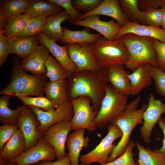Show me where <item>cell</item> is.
I'll return each mask as SVG.
<instances>
[{
    "mask_svg": "<svg viewBox=\"0 0 165 165\" xmlns=\"http://www.w3.org/2000/svg\"><path fill=\"white\" fill-rule=\"evenodd\" d=\"M67 80L69 100L80 96L87 97L99 112L109 84L103 70L76 71L70 74Z\"/></svg>",
    "mask_w": 165,
    "mask_h": 165,
    "instance_id": "obj_1",
    "label": "cell"
},
{
    "mask_svg": "<svg viewBox=\"0 0 165 165\" xmlns=\"http://www.w3.org/2000/svg\"><path fill=\"white\" fill-rule=\"evenodd\" d=\"M46 75L28 74L20 66L19 58L14 56L9 85L0 91V95L16 97L21 95L35 97L43 96L44 87L47 82Z\"/></svg>",
    "mask_w": 165,
    "mask_h": 165,
    "instance_id": "obj_2",
    "label": "cell"
},
{
    "mask_svg": "<svg viewBox=\"0 0 165 165\" xmlns=\"http://www.w3.org/2000/svg\"><path fill=\"white\" fill-rule=\"evenodd\" d=\"M140 101V96H138L131 101L127 104L125 109L110 123L118 126L122 132V135L110 156L107 163L124 153L130 141V135L134 129L137 125L143 124V114L148 104H144L141 108L138 109Z\"/></svg>",
    "mask_w": 165,
    "mask_h": 165,
    "instance_id": "obj_3",
    "label": "cell"
},
{
    "mask_svg": "<svg viewBox=\"0 0 165 165\" xmlns=\"http://www.w3.org/2000/svg\"><path fill=\"white\" fill-rule=\"evenodd\" d=\"M120 39L129 53V59L125 65L127 68L133 71L144 64L158 67L157 57L152 44L153 38L128 34Z\"/></svg>",
    "mask_w": 165,
    "mask_h": 165,
    "instance_id": "obj_4",
    "label": "cell"
},
{
    "mask_svg": "<svg viewBox=\"0 0 165 165\" xmlns=\"http://www.w3.org/2000/svg\"><path fill=\"white\" fill-rule=\"evenodd\" d=\"M91 46L98 65L102 70L113 65L125 66L128 60L127 49L121 39L109 41L101 35Z\"/></svg>",
    "mask_w": 165,
    "mask_h": 165,
    "instance_id": "obj_5",
    "label": "cell"
},
{
    "mask_svg": "<svg viewBox=\"0 0 165 165\" xmlns=\"http://www.w3.org/2000/svg\"><path fill=\"white\" fill-rule=\"evenodd\" d=\"M128 97V96L120 93L108 84L95 120L97 128H104L120 115L127 107Z\"/></svg>",
    "mask_w": 165,
    "mask_h": 165,
    "instance_id": "obj_6",
    "label": "cell"
},
{
    "mask_svg": "<svg viewBox=\"0 0 165 165\" xmlns=\"http://www.w3.org/2000/svg\"><path fill=\"white\" fill-rule=\"evenodd\" d=\"M108 134L100 143L88 153L81 155L79 160L81 163L90 165L96 162L101 165L107 163L110 156L116 146L113 144L117 139L121 138L122 132L117 125L110 124L108 127Z\"/></svg>",
    "mask_w": 165,
    "mask_h": 165,
    "instance_id": "obj_7",
    "label": "cell"
},
{
    "mask_svg": "<svg viewBox=\"0 0 165 165\" xmlns=\"http://www.w3.org/2000/svg\"><path fill=\"white\" fill-rule=\"evenodd\" d=\"M70 100L73 109L71 120L72 130L83 129L90 132L95 131L97 128L95 120L98 111L93 106L90 99L82 96Z\"/></svg>",
    "mask_w": 165,
    "mask_h": 165,
    "instance_id": "obj_8",
    "label": "cell"
},
{
    "mask_svg": "<svg viewBox=\"0 0 165 165\" xmlns=\"http://www.w3.org/2000/svg\"><path fill=\"white\" fill-rule=\"evenodd\" d=\"M23 105L19 115L17 125L24 138L26 151L38 143L43 134L39 129V123L35 114L28 106Z\"/></svg>",
    "mask_w": 165,
    "mask_h": 165,
    "instance_id": "obj_9",
    "label": "cell"
},
{
    "mask_svg": "<svg viewBox=\"0 0 165 165\" xmlns=\"http://www.w3.org/2000/svg\"><path fill=\"white\" fill-rule=\"evenodd\" d=\"M56 158L54 148L45 140L43 136L34 146L19 156L8 160L17 165H31L41 162L53 161Z\"/></svg>",
    "mask_w": 165,
    "mask_h": 165,
    "instance_id": "obj_10",
    "label": "cell"
},
{
    "mask_svg": "<svg viewBox=\"0 0 165 165\" xmlns=\"http://www.w3.org/2000/svg\"><path fill=\"white\" fill-rule=\"evenodd\" d=\"M27 106L36 115L39 123V129L42 134L50 127L58 122L71 121L73 115V108L70 100L52 111H46L37 107Z\"/></svg>",
    "mask_w": 165,
    "mask_h": 165,
    "instance_id": "obj_11",
    "label": "cell"
},
{
    "mask_svg": "<svg viewBox=\"0 0 165 165\" xmlns=\"http://www.w3.org/2000/svg\"><path fill=\"white\" fill-rule=\"evenodd\" d=\"M66 45L69 56L77 67L76 71L102 70L98 67L92 52L91 44L84 43Z\"/></svg>",
    "mask_w": 165,
    "mask_h": 165,
    "instance_id": "obj_12",
    "label": "cell"
},
{
    "mask_svg": "<svg viewBox=\"0 0 165 165\" xmlns=\"http://www.w3.org/2000/svg\"><path fill=\"white\" fill-rule=\"evenodd\" d=\"M72 130L71 121L63 120L50 127L43 134L45 140L55 150L57 160L66 154L65 143L69 133Z\"/></svg>",
    "mask_w": 165,
    "mask_h": 165,
    "instance_id": "obj_13",
    "label": "cell"
},
{
    "mask_svg": "<svg viewBox=\"0 0 165 165\" xmlns=\"http://www.w3.org/2000/svg\"><path fill=\"white\" fill-rule=\"evenodd\" d=\"M163 113H165V102L163 104L156 99L151 93L148 106L143 114V125L139 130L141 137L145 143L150 142L153 128Z\"/></svg>",
    "mask_w": 165,
    "mask_h": 165,
    "instance_id": "obj_14",
    "label": "cell"
},
{
    "mask_svg": "<svg viewBox=\"0 0 165 165\" xmlns=\"http://www.w3.org/2000/svg\"><path fill=\"white\" fill-rule=\"evenodd\" d=\"M99 15H91L81 20H77L72 23L76 26H81L93 29L97 31L107 40H114L122 26L117 22L111 20L108 21L101 20Z\"/></svg>",
    "mask_w": 165,
    "mask_h": 165,
    "instance_id": "obj_15",
    "label": "cell"
},
{
    "mask_svg": "<svg viewBox=\"0 0 165 165\" xmlns=\"http://www.w3.org/2000/svg\"><path fill=\"white\" fill-rule=\"evenodd\" d=\"M40 45L46 47L61 65L70 74L77 70L76 65L70 59L67 46H61L47 37L42 32L37 35Z\"/></svg>",
    "mask_w": 165,
    "mask_h": 165,
    "instance_id": "obj_16",
    "label": "cell"
},
{
    "mask_svg": "<svg viewBox=\"0 0 165 165\" xmlns=\"http://www.w3.org/2000/svg\"><path fill=\"white\" fill-rule=\"evenodd\" d=\"M48 50L40 45L31 53L22 59L21 68L35 75H46L45 63L50 55Z\"/></svg>",
    "mask_w": 165,
    "mask_h": 165,
    "instance_id": "obj_17",
    "label": "cell"
},
{
    "mask_svg": "<svg viewBox=\"0 0 165 165\" xmlns=\"http://www.w3.org/2000/svg\"><path fill=\"white\" fill-rule=\"evenodd\" d=\"M103 70L108 82L113 87L124 95H130L131 86L128 75L130 73L126 70L125 65H112Z\"/></svg>",
    "mask_w": 165,
    "mask_h": 165,
    "instance_id": "obj_18",
    "label": "cell"
},
{
    "mask_svg": "<svg viewBox=\"0 0 165 165\" xmlns=\"http://www.w3.org/2000/svg\"><path fill=\"white\" fill-rule=\"evenodd\" d=\"M133 34L150 37L165 43V31L159 27L147 25L128 21L120 29L114 39H119L124 35Z\"/></svg>",
    "mask_w": 165,
    "mask_h": 165,
    "instance_id": "obj_19",
    "label": "cell"
},
{
    "mask_svg": "<svg viewBox=\"0 0 165 165\" xmlns=\"http://www.w3.org/2000/svg\"><path fill=\"white\" fill-rule=\"evenodd\" d=\"M94 14L112 17L122 27L128 21L118 0H103L96 8L88 13L82 14L77 20H81L87 16Z\"/></svg>",
    "mask_w": 165,
    "mask_h": 165,
    "instance_id": "obj_20",
    "label": "cell"
},
{
    "mask_svg": "<svg viewBox=\"0 0 165 165\" xmlns=\"http://www.w3.org/2000/svg\"><path fill=\"white\" fill-rule=\"evenodd\" d=\"M25 150L24 138L18 129L0 151V165H4L9 160L19 156Z\"/></svg>",
    "mask_w": 165,
    "mask_h": 165,
    "instance_id": "obj_21",
    "label": "cell"
},
{
    "mask_svg": "<svg viewBox=\"0 0 165 165\" xmlns=\"http://www.w3.org/2000/svg\"><path fill=\"white\" fill-rule=\"evenodd\" d=\"M85 129H79L69 134L66 142L71 165H79L80 153L83 148H86L90 140L88 137H84Z\"/></svg>",
    "mask_w": 165,
    "mask_h": 165,
    "instance_id": "obj_22",
    "label": "cell"
},
{
    "mask_svg": "<svg viewBox=\"0 0 165 165\" xmlns=\"http://www.w3.org/2000/svg\"><path fill=\"white\" fill-rule=\"evenodd\" d=\"M46 97L56 109L69 100L67 79L47 82L44 87Z\"/></svg>",
    "mask_w": 165,
    "mask_h": 165,
    "instance_id": "obj_23",
    "label": "cell"
},
{
    "mask_svg": "<svg viewBox=\"0 0 165 165\" xmlns=\"http://www.w3.org/2000/svg\"><path fill=\"white\" fill-rule=\"evenodd\" d=\"M30 0L0 1V31H2L9 21L24 13Z\"/></svg>",
    "mask_w": 165,
    "mask_h": 165,
    "instance_id": "obj_24",
    "label": "cell"
},
{
    "mask_svg": "<svg viewBox=\"0 0 165 165\" xmlns=\"http://www.w3.org/2000/svg\"><path fill=\"white\" fill-rule=\"evenodd\" d=\"M36 35L20 38H8L9 54H16L20 59H23L31 53L39 45Z\"/></svg>",
    "mask_w": 165,
    "mask_h": 165,
    "instance_id": "obj_25",
    "label": "cell"
},
{
    "mask_svg": "<svg viewBox=\"0 0 165 165\" xmlns=\"http://www.w3.org/2000/svg\"><path fill=\"white\" fill-rule=\"evenodd\" d=\"M70 19V15L65 10L57 14L48 16L42 32L54 42H56L60 41L63 36L61 24Z\"/></svg>",
    "mask_w": 165,
    "mask_h": 165,
    "instance_id": "obj_26",
    "label": "cell"
},
{
    "mask_svg": "<svg viewBox=\"0 0 165 165\" xmlns=\"http://www.w3.org/2000/svg\"><path fill=\"white\" fill-rule=\"evenodd\" d=\"M149 65L143 64L128 75L131 86L130 95H138L152 84V78L149 72Z\"/></svg>",
    "mask_w": 165,
    "mask_h": 165,
    "instance_id": "obj_27",
    "label": "cell"
},
{
    "mask_svg": "<svg viewBox=\"0 0 165 165\" xmlns=\"http://www.w3.org/2000/svg\"><path fill=\"white\" fill-rule=\"evenodd\" d=\"M63 10L59 6L48 1L30 0L24 13L33 18L55 15Z\"/></svg>",
    "mask_w": 165,
    "mask_h": 165,
    "instance_id": "obj_28",
    "label": "cell"
},
{
    "mask_svg": "<svg viewBox=\"0 0 165 165\" xmlns=\"http://www.w3.org/2000/svg\"><path fill=\"white\" fill-rule=\"evenodd\" d=\"M62 30L63 36L59 41L61 44L87 43L92 44L95 42L101 35L99 33H91L87 29L75 31L62 27Z\"/></svg>",
    "mask_w": 165,
    "mask_h": 165,
    "instance_id": "obj_29",
    "label": "cell"
},
{
    "mask_svg": "<svg viewBox=\"0 0 165 165\" xmlns=\"http://www.w3.org/2000/svg\"><path fill=\"white\" fill-rule=\"evenodd\" d=\"M135 144L138 151V165H165V154L145 148L138 142Z\"/></svg>",
    "mask_w": 165,
    "mask_h": 165,
    "instance_id": "obj_30",
    "label": "cell"
},
{
    "mask_svg": "<svg viewBox=\"0 0 165 165\" xmlns=\"http://www.w3.org/2000/svg\"><path fill=\"white\" fill-rule=\"evenodd\" d=\"M12 96L4 95L0 97V121L3 124L17 125L19 113L23 107L19 106L15 109L8 107Z\"/></svg>",
    "mask_w": 165,
    "mask_h": 165,
    "instance_id": "obj_31",
    "label": "cell"
},
{
    "mask_svg": "<svg viewBox=\"0 0 165 165\" xmlns=\"http://www.w3.org/2000/svg\"><path fill=\"white\" fill-rule=\"evenodd\" d=\"M30 17L23 13L13 18L6 24L2 31L8 38H13L21 33L26 27Z\"/></svg>",
    "mask_w": 165,
    "mask_h": 165,
    "instance_id": "obj_32",
    "label": "cell"
},
{
    "mask_svg": "<svg viewBox=\"0 0 165 165\" xmlns=\"http://www.w3.org/2000/svg\"><path fill=\"white\" fill-rule=\"evenodd\" d=\"M46 75L50 81L67 79L70 73L67 71L52 55H50L45 63Z\"/></svg>",
    "mask_w": 165,
    "mask_h": 165,
    "instance_id": "obj_33",
    "label": "cell"
},
{
    "mask_svg": "<svg viewBox=\"0 0 165 165\" xmlns=\"http://www.w3.org/2000/svg\"><path fill=\"white\" fill-rule=\"evenodd\" d=\"M123 11L128 21L143 24L144 12L138 8V0H119Z\"/></svg>",
    "mask_w": 165,
    "mask_h": 165,
    "instance_id": "obj_34",
    "label": "cell"
},
{
    "mask_svg": "<svg viewBox=\"0 0 165 165\" xmlns=\"http://www.w3.org/2000/svg\"><path fill=\"white\" fill-rule=\"evenodd\" d=\"M48 16L30 18L24 30L19 34L12 38H20L36 35L42 31Z\"/></svg>",
    "mask_w": 165,
    "mask_h": 165,
    "instance_id": "obj_35",
    "label": "cell"
},
{
    "mask_svg": "<svg viewBox=\"0 0 165 165\" xmlns=\"http://www.w3.org/2000/svg\"><path fill=\"white\" fill-rule=\"evenodd\" d=\"M16 97L25 106L37 107L46 111H52L55 109L52 103L46 96L34 97L19 95Z\"/></svg>",
    "mask_w": 165,
    "mask_h": 165,
    "instance_id": "obj_36",
    "label": "cell"
},
{
    "mask_svg": "<svg viewBox=\"0 0 165 165\" xmlns=\"http://www.w3.org/2000/svg\"><path fill=\"white\" fill-rule=\"evenodd\" d=\"M149 72L154 80V86L157 93L165 99V71L157 66L149 64Z\"/></svg>",
    "mask_w": 165,
    "mask_h": 165,
    "instance_id": "obj_37",
    "label": "cell"
},
{
    "mask_svg": "<svg viewBox=\"0 0 165 165\" xmlns=\"http://www.w3.org/2000/svg\"><path fill=\"white\" fill-rule=\"evenodd\" d=\"M135 145L134 141L130 140L123 154L113 161L102 165H138L133 158V149ZM79 165H88L81 163Z\"/></svg>",
    "mask_w": 165,
    "mask_h": 165,
    "instance_id": "obj_38",
    "label": "cell"
},
{
    "mask_svg": "<svg viewBox=\"0 0 165 165\" xmlns=\"http://www.w3.org/2000/svg\"><path fill=\"white\" fill-rule=\"evenodd\" d=\"M144 12L143 24L158 27L162 26L163 15L161 8H152Z\"/></svg>",
    "mask_w": 165,
    "mask_h": 165,
    "instance_id": "obj_39",
    "label": "cell"
},
{
    "mask_svg": "<svg viewBox=\"0 0 165 165\" xmlns=\"http://www.w3.org/2000/svg\"><path fill=\"white\" fill-rule=\"evenodd\" d=\"M48 1L55 4L62 8L64 9L69 14L70 19L68 21L73 23L76 20L83 14L76 10L73 6L71 0H48Z\"/></svg>",
    "mask_w": 165,
    "mask_h": 165,
    "instance_id": "obj_40",
    "label": "cell"
},
{
    "mask_svg": "<svg viewBox=\"0 0 165 165\" xmlns=\"http://www.w3.org/2000/svg\"><path fill=\"white\" fill-rule=\"evenodd\" d=\"M102 0H74L72 4L75 8L84 14L88 13L97 7L102 2Z\"/></svg>",
    "mask_w": 165,
    "mask_h": 165,
    "instance_id": "obj_41",
    "label": "cell"
},
{
    "mask_svg": "<svg viewBox=\"0 0 165 165\" xmlns=\"http://www.w3.org/2000/svg\"><path fill=\"white\" fill-rule=\"evenodd\" d=\"M18 129L16 125L3 124L0 126V151Z\"/></svg>",
    "mask_w": 165,
    "mask_h": 165,
    "instance_id": "obj_42",
    "label": "cell"
},
{
    "mask_svg": "<svg viewBox=\"0 0 165 165\" xmlns=\"http://www.w3.org/2000/svg\"><path fill=\"white\" fill-rule=\"evenodd\" d=\"M152 44L157 57L158 67L165 71V43L153 38Z\"/></svg>",
    "mask_w": 165,
    "mask_h": 165,
    "instance_id": "obj_43",
    "label": "cell"
},
{
    "mask_svg": "<svg viewBox=\"0 0 165 165\" xmlns=\"http://www.w3.org/2000/svg\"><path fill=\"white\" fill-rule=\"evenodd\" d=\"M138 7L145 11L153 8L161 7L165 4V0H138Z\"/></svg>",
    "mask_w": 165,
    "mask_h": 165,
    "instance_id": "obj_44",
    "label": "cell"
},
{
    "mask_svg": "<svg viewBox=\"0 0 165 165\" xmlns=\"http://www.w3.org/2000/svg\"><path fill=\"white\" fill-rule=\"evenodd\" d=\"M9 53L8 49V38L0 31V66L6 61Z\"/></svg>",
    "mask_w": 165,
    "mask_h": 165,
    "instance_id": "obj_45",
    "label": "cell"
},
{
    "mask_svg": "<svg viewBox=\"0 0 165 165\" xmlns=\"http://www.w3.org/2000/svg\"><path fill=\"white\" fill-rule=\"evenodd\" d=\"M36 165H71L69 156L68 153L62 158L55 161L49 162H40Z\"/></svg>",
    "mask_w": 165,
    "mask_h": 165,
    "instance_id": "obj_46",
    "label": "cell"
},
{
    "mask_svg": "<svg viewBox=\"0 0 165 165\" xmlns=\"http://www.w3.org/2000/svg\"><path fill=\"white\" fill-rule=\"evenodd\" d=\"M158 123L159 124V126L161 129L163 133L164 138L163 141L162 146L159 149L157 150L156 149L155 150L156 151L165 154V123L163 119L162 116L160 118Z\"/></svg>",
    "mask_w": 165,
    "mask_h": 165,
    "instance_id": "obj_47",
    "label": "cell"
},
{
    "mask_svg": "<svg viewBox=\"0 0 165 165\" xmlns=\"http://www.w3.org/2000/svg\"><path fill=\"white\" fill-rule=\"evenodd\" d=\"M163 12V20L162 25V29L165 31V4L161 8Z\"/></svg>",
    "mask_w": 165,
    "mask_h": 165,
    "instance_id": "obj_48",
    "label": "cell"
},
{
    "mask_svg": "<svg viewBox=\"0 0 165 165\" xmlns=\"http://www.w3.org/2000/svg\"><path fill=\"white\" fill-rule=\"evenodd\" d=\"M4 165H17V164L14 162H8Z\"/></svg>",
    "mask_w": 165,
    "mask_h": 165,
    "instance_id": "obj_49",
    "label": "cell"
},
{
    "mask_svg": "<svg viewBox=\"0 0 165 165\" xmlns=\"http://www.w3.org/2000/svg\"><path fill=\"white\" fill-rule=\"evenodd\" d=\"M163 120L164 121L165 123V117H164V118H163Z\"/></svg>",
    "mask_w": 165,
    "mask_h": 165,
    "instance_id": "obj_50",
    "label": "cell"
}]
</instances>
